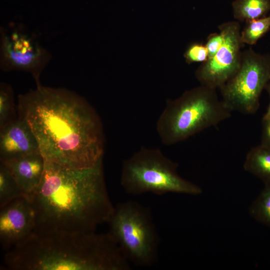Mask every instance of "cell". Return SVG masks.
I'll return each instance as SVG.
<instances>
[{
	"instance_id": "1",
	"label": "cell",
	"mask_w": 270,
	"mask_h": 270,
	"mask_svg": "<svg viewBox=\"0 0 270 270\" xmlns=\"http://www.w3.org/2000/svg\"><path fill=\"white\" fill-rule=\"evenodd\" d=\"M18 117L34 132L46 160L72 169L102 161L104 134L94 108L66 88L42 84L18 96Z\"/></svg>"
},
{
	"instance_id": "2",
	"label": "cell",
	"mask_w": 270,
	"mask_h": 270,
	"mask_svg": "<svg viewBox=\"0 0 270 270\" xmlns=\"http://www.w3.org/2000/svg\"><path fill=\"white\" fill-rule=\"evenodd\" d=\"M28 197L36 214L34 231L38 232H94L114 209L102 161L92 168L72 169L46 160L40 184Z\"/></svg>"
},
{
	"instance_id": "3",
	"label": "cell",
	"mask_w": 270,
	"mask_h": 270,
	"mask_svg": "<svg viewBox=\"0 0 270 270\" xmlns=\"http://www.w3.org/2000/svg\"><path fill=\"white\" fill-rule=\"evenodd\" d=\"M12 270H130V262L108 232L34 231L6 252Z\"/></svg>"
},
{
	"instance_id": "4",
	"label": "cell",
	"mask_w": 270,
	"mask_h": 270,
	"mask_svg": "<svg viewBox=\"0 0 270 270\" xmlns=\"http://www.w3.org/2000/svg\"><path fill=\"white\" fill-rule=\"evenodd\" d=\"M216 90L200 85L166 100L156 124L163 144L184 141L230 117L232 112L218 98Z\"/></svg>"
},
{
	"instance_id": "5",
	"label": "cell",
	"mask_w": 270,
	"mask_h": 270,
	"mask_svg": "<svg viewBox=\"0 0 270 270\" xmlns=\"http://www.w3.org/2000/svg\"><path fill=\"white\" fill-rule=\"evenodd\" d=\"M178 168V164L160 149L142 148L123 161L120 184L126 193L132 195L201 194L202 188L181 176Z\"/></svg>"
},
{
	"instance_id": "6",
	"label": "cell",
	"mask_w": 270,
	"mask_h": 270,
	"mask_svg": "<svg viewBox=\"0 0 270 270\" xmlns=\"http://www.w3.org/2000/svg\"><path fill=\"white\" fill-rule=\"evenodd\" d=\"M107 222L108 233L130 264L142 267L155 264L160 238L150 208L134 200L120 202Z\"/></svg>"
},
{
	"instance_id": "7",
	"label": "cell",
	"mask_w": 270,
	"mask_h": 270,
	"mask_svg": "<svg viewBox=\"0 0 270 270\" xmlns=\"http://www.w3.org/2000/svg\"><path fill=\"white\" fill-rule=\"evenodd\" d=\"M270 80V54H260L252 48L242 52L236 74L219 90L221 100L232 112L255 114L261 94Z\"/></svg>"
},
{
	"instance_id": "8",
	"label": "cell",
	"mask_w": 270,
	"mask_h": 270,
	"mask_svg": "<svg viewBox=\"0 0 270 270\" xmlns=\"http://www.w3.org/2000/svg\"><path fill=\"white\" fill-rule=\"evenodd\" d=\"M51 57L37 36L22 24H10L8 27L1 28L0 68L2 70L28 72L38 86L41 85L40 76Z\"/></svg>"
},
{
	"instance_id": "9",
	"label": "cell",
	"mask_w": 270,
	"mask_h": 270,
	"mask_svg": "<svg viewBox=\"0 0 270 270\" xmlns=\"http://www.w3.org/2000/svg\"><path fill=\"white\" fill-rule=\"evenodd\" d=\"M218 28L224 38L222 47L212 58L202 63L195 72L200 85L215 90L220 88L238 70L244 45L240 38L239 22H226Z\"/></svg>"
},
{
	"instance_id": "10",
	"label": "cell",
	"mask_w": 270,
	"mask_h": 270,
	"mask_svg": "<svg viewBox=\"0 0 270 270\" xmlns=\"http://www.w3.org/2000/svg\"><path fill=\"white\" fill-rule=\"evenodd\" d=\"M35 227V212L28 196L0 207V242L6 252L26 239Z\"/></svg>"
},
{
	"instance_id": "11",
	"label": "cell",
	"mask_w": 270,
	"mask_h": 270,
	"mask_svg": "<svg viewBox=\"0 0 270 270\" xmlns=\"http://www.w3.org/2000/svg\"><path fill=\"white\" fill-rule=\"evenodd\" d=\"M40 152L36 138L24 119L18 118L0 130V161Z\"/></svg>"
},
{
	"instance_id": "12",
	"label": "cell",
	"mask_w": 270,
	"mask_h": 270,
	"mask_svg": "<svg viewBox=\"0 0 270 270\" xmlns=\"http://www.w3.org/2000/svg\"><path fill=\"white\" fill-rule=\"evenodd\" d=\"M0 162L8 168L26 196L32 194L40 184L46 162L40 152Z\"/></svg>"
},
{
	"instance_id": "13",
	"label": "cell",
	"mask_w": 270,
	"mask_h": 270,
	"mask_svg": "<svg viewBox=\"0 0 270 270\" xmlns=\"http://www.w3.org/2000/svg\"><path fill=\"white\" fill-rule=\"evenodd\" d=\"M243 167L264 184L270 183V148L262 144L252 148L246 156Z\"/></svg>"
},
{
	"instance_id": "14",
	"label": "cell",
	"mask_w": 270,
	"mask_h": 270,
	"mask_svg": "<svg viewBox=\"0 0 270 270\" xmlns=\"http://www.w3.org/2000/svg\"><path fill=\"white\" fill-rule=\"evenodd\" d=\"M232 8L234 18L246 22L268 16L270 0H235Z\"/></svg>"
},
{
	"instance_id": "15",
	"label": "cell",
	"mask_w": 270,
	"mask_h": 270,
	"mask_svg": "<svg viewBox=\"0 0 270 270\" xmlns=\"http://www.w3.org/2000/svg\"><path fill=\"white\" fill-rule=\"evenodd\" d=\"M22 196H26L8 168L0 162V208Z\"/></svg>"
},
{
	"instance_id": "16",
	"label": "cell",
	"mask_w": 270,
	"mask_h": 270,
	"mask_svg": "<svg viewBox=\"0 0 270 270\" xmlns=\"http://www.w3.org/2000/svg\"><path fill=\"white\" fill-rule=\"evenodd\" d=\"M250 216L258 222L270 228V183L264 186L249 207Z\"/></svg>"
},
{
	"instance_id": "17",
	"label": "cell",
	"mask_w": 270,
	"mask_h": 270,
	"mask_svg": "<svg viewBox=\"0 0 270 270\" xmlns=\"http://www.w3.org/2000/svg\"><path fill=\"white\" fill-rule=\"evenodd\" d=\"M246 24L241 30V40L244 44L254 45L270 30V14Z\"/></svg>"
},
{
	"instance_id": "18",
	"label": "cell",
	"mask_w": 270,
	"mask_h": 270,
	"mask_svg": "<svg viewBox=\"0 0 270 270\" xmlns=\"http://www.w3.org/2000/svg\"><path fill=\"white\" fill-rule=\"evenodd\" d=\"M14 92L8 84H0V130L16 119Z\"/></svg>"
},
{
	"instance_id": "19",
	"label": "cell",
	"mask_w": 270,
	"mask_h": 270,
	"mask_svg": "<svg viewBox=\"0 0 270 270\" xmlns=\"http://www.w3.org/2000/svg\"><path fill=\"white\" fill-rule=\"evenodd\" d=\"M186 62L188 64L194 62H204L208 59L206 46L202 43L193 42L186 49L184 54Z\"/></svg>"
},
{
	"instance_id": "20",
	"label": "cell",
	"mask_w": 270,
	"mask_h": 270,
	"mask_svg": "<svg viewBox=\"0 0 270 270\" xmlns=\"http://www.w3.org/2000/svg\"><path fill=\"white\" fill-rule=\"evenodd\" d=\"M223 43L224 38L220 32L212 33L208 36L205 44L208 52V59L212 58L216 55Z\"/></svg>"
},
{
	"instance_id": "21",
	"label": "cell",
	"mask_w": 270,
	"mask_h": 270,
	"mask_svg": "<svg viewBox=\"0 0 270 270\" xmlns=\"http://www.w3.org/2000/svg\"><path fill=\"white\" fill-rule=\"evenodd\" d=\"M262 144L270 148V118L262 120Z\"/></svg>"
},
{
	"instance_id": "22",
	"label": "cell",
	"mask_w": 270,
	"mask_h": 270,
	"mask_svg": "<svg viewBox=\"0 0 270 270\" xmlns=\"http://www.w3.org/2000/svg\"><path fill=\"white\" fill-rule=\"evenodd\" d=\"M265 89L266 90L267 92L268 93L269 95L270 102L267 108L266 112H265V114H264L263 116L262 120L270 118V80H269V82H268L267 84L266 85L265 87Z\"/></svg>"
}]
</instances>
